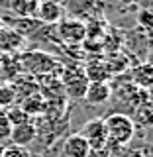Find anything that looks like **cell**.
<instances>
[{"instance_id":"6da1fadb","label":"cell","mask_w":153,"mask_h":157,"mask_svg":"<svg viewBox=\"0 0 153 157\" xmlns=\"http://www.w3.org/2000/svg\"><path fill=\"white\" fill-rule=\"evenodd\" d=\"M104 130H106V147L108 145L122 147L130 144V140L136 134V126L132 118L120 114V112H114V114L104 118Z\"/></svg>"},{"instance_id":"7a4b0ae2","label":"cell","mask_w":153,"mask_h":157,"mask_svg":"<svg viewBox=\"0 0 153 157\" xmlns=\"http://www.w3.org/2000/svg\"><path fill=\"white\" fill-rule=\"evenodd\" d=\"M82 137L86 140V144L90 149H106V130H104V120L96 118V120H90L82 126V130L78 132Z\"/></svg>"},{"instance_id":"3957f363","label":"cell","mask_w":153,"mask_h":157,"mask_svg":"<svg viewBox=\"0 0 153 157\" xmlns=\"http://www.w3.org/2000/svg\"><path fill=\"white\" fill-rule=\"evenodd\" d=\"M37 136V130L33 126L32 120L28 122H22V124H16L12 126V136H10V144H16V145H22V147H28L36 140Z\"/></svg>"},{"instance_id":"277c9868","label":"cell","mask_w":153,"mask_h":157,"mask_svg":"<svg viewBox=\"0 0 153 157\" xmlns=\"http://www.w3.org/2000/svg\"><path fill=\"white\" fill-rule=\"evenodd\" d=\"M36 16L43 24H57L63 18V6L59 2H53V0H39Z\"/></svg>"},{"instance_id":"5b68a950","label":"cell","mask_w":153,"mask_h":157,"mask_svg":"<svg viewBox=\"0 0 153 157\" xmlns=\"http://www.w3.org/2000/svg\"><path fill=\"white\" fill-rule=\"evenodd\" d=\"M61 153L67 155V157H86L90 153V147H88L86 140L81 134H75V136H69L67 140L63 141Z\"/></svg>"},{"instance_id":"8992f818","label":"cell","mask_w":153,"mask_h":157,"mask_svg":"<svg viewBox=\"0 0 153 157\" xmlns=\"http://www.w3.org/2000/svg\"><path fill=\"white\" fill-rule=\"evenodd\" d=\"M85 98L90 104H104V102L110 98V86L106 85V81H90L86 85L85 90Z\"/></svg>"},{"instance_id":"52a82bcc","label":"cell","mask_w":153,"mask_h":157,"mask_svg":"<svg viewBox=\"0 0 153 157\" xmlns=\"http://www.w3.org/2000/svg\"><path fill=\"white\" fill-rule=\"evenodd\" d=\"M59 33L61 37L69 43H75V41H81L82 37L86 36V29L81 22H75V20H69V22H61L59 26Z\"/></svg>"},{"instance_id":"ba28073f","label":"cell","mask_w":153,"mask_h":157,"mask_svg":"<svg viewBox=\"0 0 153 157\" xmlns=\"http://www.w3.org/2000/svg\"><path fill=\"white\" fill-rule=\"evenodd\" d=\"M39 0H8V8L20 18H33L37 12Z\"/></svg>"},{"instance_id":"9c48e42d","label":"cell","mask_w":153,"mask_h":157,"mask_svg":"<svg viewBox=\"0 0 153 157\" xmlns=\"http://www.w3.org/2000/svg\"><path fill=\"white\" fill-rule=\"evenodd\" d=\"M134 81L137 82V86L149 88V85H151V67L147 65V63L137 65V69L134 71Z\"/></svg>"},{"instance_id":"30bf717a","label":"cell","mask_w":153,"mask_h":157,"mask_svg":"<svg viewBox=\"0 0 153 157\" xmlns=\"http://www.w3.org/2000/svg\"><path fill=\"white\" fill-rule=\"evenodd\" d=\"M0 157H32L28 147L16 145V144H4L0 149Z\"/></svg>"},{"instance_id":"8fae6325","label":"cell","mask_w":153,"mask_h":157,"mask_svg":"<svg viewBox=\"0 0 153 157\" xmlns=\"http://www.w3.org/2000/svg\"><path fill=\"white\" fill-rule=\"evenodd\" d=\"M22 110L26 112L28 116H32V114H39V112L43 110V100H41L39 96L32 94V96H28V100H24Z\"/></svg>"},{"instance_id":"7c38bea8","label":"cell","mask_w":153,"mask_h":157,"mask_svg":"<svg viewBox=\"0 0 153 157\" xmlns=\"http://www.w3.org/2000/svg\"><path fill=\"white\" fill-rule=\"evenodd\" d=\"M10 136H12V122L8 120L6 112H0V145L10 141Z\"/></svg>"},{"instance_id":"4fadbf2b","label":"cell","mask_w":153,"mask_h":157,"mask_svg":"<svg viewBox=\"0 0 153 157\" xmlns=\"http://www.w3.org/2000/svg\"><path fill=\"white\" fill-rule=\"evenodd\" d=\"M140 22L143 24V28H145V29H151V24H149V10H141Z\"/></svg>"},{"instance_id":"5bb4252c","label":"cell","mask_w":153,"mask_h":157,"mask_svg":"<svg viewBox=\"0 0 153 157\" xmlns=\"http://www.w3.org/2000/svg\"><path fill=\"white\" fill-rule=\"evenodd\" d=\"M86 157H104V149L96 151V149H90V153H88Z\"/></svg>"},{"instance_id":"9a60e30c","label":"cell","mask_w":153,"mask_h":157,"mask_svg":"<svg viewBox=\"0 0 153 157\" xmlns=\"http://www.w3.org/2000/svg\"><path fill=\"white\" fill-rule=\"evenodd\" d=\"M59 157H67V155H63V153H61V155H59Z\"/></svg>"},{"instance_id":"2e32d148","label":"cell","mask_w":153,"mask_h":157,"mask_svg":"<svg viewBox=\"0 0 153 157\" xmlns=\"http://www.w3.org/2000/svg\"><path fill=\"white\" fill-rule=\"evenodd\" d=\"M0 149H2V145H0Z\"/></svg>"}]
</instances>
